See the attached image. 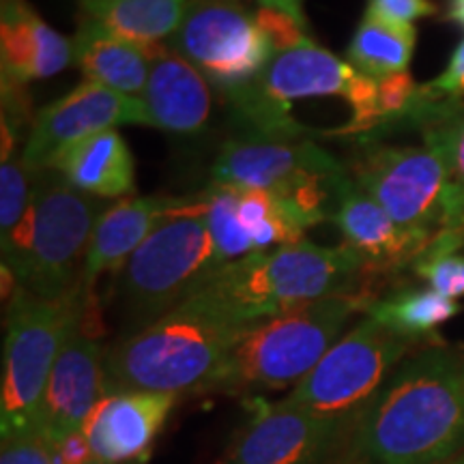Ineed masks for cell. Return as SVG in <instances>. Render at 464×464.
Masks as SVG:
<instances>
[{
    "instance_id": "8",
    "label": "cell",
    "mask_w": 464,
    "mask_h": 464,
    "mask_svg": "<svg viewBox=\"0 0 464 464\" xmlns=\"http://www.w3.org/2000/svg\"><path fill=\"white\" fill-rule=\"evenodd\" d=\"M89 297L82 286L56 301L15 288L9 299L3 351V440L42 434V409L50 374Z\"/></svg>"
},
{
    "instance_id": "34",
    "label": "cell",
    "mask_w": 464,
    "mask_h": 464,
    "mask_svg": "<svg viewBox=\"0 0 464 464\" xmlns=\"http://www.w3.org/2000/svg\"><path fill=\"white\" fill-rule=\"evenodd\" d=\"M52 458L56 464H89L95 460L84 430H75L48 440Z\"/></svg>"
},
{
    "instance_id": "7",
    "label": "cell",
    "mask_w": 464,
    "mask_h": 464,
    "mask_svg": "<svg viewBox=\"0 0 464 464\" xmlns=\"http://www.w3.org/2000/svg\"><path fill=\"white\" fill-rule=\"evenodd\" d=\"M226 263L207 222L205 196L174 198L123 269L114 295L130 332L177 307Z\"/></svg>"
},
{
    "instance_id": "10",
    "label": "cell",
    "mask_w": 464,
    "mask_h": 464,
    "mask_svg": "<svg viewBox=\"0 0 464 464\" xmlns=\"http://www.w3.org/2000/svg\"><path fill=\"white\" fill-rule=\"evenodd\" d=\"M365 194L372 196L402 228L434 239L450 224V177L439 150L363 142L346 166Z\"/></svg>"
},
{
    "instance_id": "27",
    "label": "cell",
    "mask_w": 464,
    "mask_h": 464,
    "mask_svg": "<svg viewBox=\"0 0 464 464\" xmlns=\"http://www.w3.org/2000/svg\"><path fill=\"white\" fill-rule=\"evenodd\" d=\"M415 44V26L390 24L372 15H363L346 48V61L359 73L381 80L387 75L409 72Z\"/></svg>"
},
{
    "instance_id": "33",
    "label": "cell",
    "mask_w": 464,
    "mask_h": 464,
    "mask_svg": "<svg viewBox=\"0 0 464 464\" xmlns=\"http://www.w3.org/2000/svg\"><path fill=\"white\" fill-rule=\"evenodd\" d=\"M439 100L462 102L464 100V39L451 52L445 72L428 84Z\"/></svg>"
},
{
    "instance_id": "15",
    "label": "cell",
    "mask_w": 464,
    "mask_h": 464,
    "mask_svg": "<svg viewBox=\"0 0 464 464\" xmlns=\"http://www.w3.org/2000/svg\"><path fill=\"white\" fill-rule=\"evenodd\" d=\"M207 222L224 263L305 241L307 226L286 200L263 189L211 183L202 191Z\"/></svg>"
},
{
    "instance_id": "36",
    "label": "cell",
    "mask_w": 464,
    "mask_h": 464,
    "mask_svg": "<svg viewBox=\"0 0 464 464\" xmlns=\"http://www.w3.org/2000/svg\"><path fill=\"white\" fill-rule=\"evenodd\" d=\"M448 17L451 22H456L458 26L464 28V0H450Z\"/></svg>"
},
{
    "instance_id": "6",
    "label": "cell",
    "mask_w": 464,
    "mask_h": 464,
    "mask_svg": "<svg viewBox=\"0 0 464 464\" xmlns=\"http://www.w3.org/2000/svg\"><path fill=\"white\" fill-rule=\"evenodd\" d=\"M102 198L84 194L56 170L34 174L33 200L22 222L3 237V266L17 286L44 299H63L80 288V276Z\"/></svg>"
},
{
    "instance_id": "12",
    "label": "cell",
    "mask_w": 464,
    "mask_h": 464,
    "mask_svg": "<svg viewBox=\"0 0 464 464\" xmlns=\"http://www.w3.org/2000/svg\"><path fill=\"white\" fill-rule=\"evenodd\" d=\"M170 48L226 95L252 86L274 58L256 14L243 0H189Z\"/></svg>"
},
{
    "instance_id": "31",
    "label": "cell",
    "mask_w": 464,
    "mask_h": 464,
    "mask_svg": "<svg viewBox=\"0 0 464 464\" xmlns=\"http://www.w3.org/2000/svg\"><path fill=\"white\" fill-rule=\"evenodd\" d=\"M437 11L432 0H368L365 15L390 22V24L413 26V22L421 17L437 15Z\"/></svg>"
},
{
    "instance_id": "17",
    "label": "cell",
    "mask_w": 464,
    "mask_h": 464,
    "mask_svg": "<svg viewBox=\"0 0 464 464\" xmlns=\"http://www.w3.org/2000/svg\"><path fill=\"white\" fill-rule=\"evenodd\" d=\"M177 396L153 392H106L82 430L95 460L144 464Z\"/></svg>"
},
{
    "instance_id": "24",
    "label": "cell",
    "mask_w": 464,
    "mask_h": 464,
    "mask_svg": "<svg viewBox=\"0 0 464 464\" xmlns=\"http://www.w3.org/2000/svg\"><path fill=\"white\" fill-rule=\"evenodd\" d=\"M84 15L153 56L181 26L189 0H80Z\"/></svg>"
},
{
    "instance_id": "32",
    "label": "cell",
    "mask_w": 464,
    "mask_h": 464,
    "mask_svg": "<svg viewBox=\"0 0 464 464\" xmlns=\"http://www.w3.org/2000/svg\"><path fill=\"white\" fill-rule=\"evenodd\" d=\"M0 464H56L42 434L3 440Z\"/></svg>"
},
{
    "instance_id": "16",
    "label": "cell",
    "mask_w": 464,
    "mask_h": 464,
    "mask_svg": "<svg viewBox=\"0 0 464 464\" xmlns=\"http://www.w3.org/2000/svg\"><path fill=\"white\" fill-rule=\"evenodd\" d=\"M91 297L75 321L52 370L42 409V437L45 440L82 430L86 417L106 393L102 342L86 329Z\"/></svg>"
},
{
    "instance_id": "25",
    "label": "cell",
    "mask_w": 464,
    "mask_h": 464,
    "mask_svg": "<svg viewBox=\"0 0 464 464\" xmlns=\"http://www.w3.org/2000/svg\"><path fill=\"white\" fill-rule=\"evenodd\" d=\"M411 123L421 130L423 144L439 150L448 166L450 177V224L448 228L464 224V100H439L434 92L421 86Z\"/></svg>"
},
{
    "instance_id": "30",
    "label": "cell",
    "mask_w": 464,
    "mask_h": 464,
    "mask_svg": "<svg viewBox=\"0 0 464 464\" xmlns=\"http://www.w3.org/2000/svg\"><path fill=\"white\" fill-rule=\"evenodd\" d=\"M256 20L258 26L263 28V33L266 34V39H269L274 54L284 50L299 48V45L312 42V39H307L305 28L301 26L297 20H293L288 14H284V11L260 7L256 11Z\"/></svg>"
},
{
    "instance_id": "22",
    "label": "cell",
    "mask_w": 464,
    "mask_h": 464,
    "mask_svg": "<svg viewBox=\"0 0 464 464\" xmlns=\"http://www.w3.org/2000/svg\"><path fill=\"white\" fill-rule=\"evenodd\" d=\"M75 189L95 198H127L136 189V161L121 131L106 130L72 144L52 161Z\"/></svg>"
},
{
    "instance_id": "19",
    "label": "cell",
    "mask_w": 464,
    "mask_h": 464,
    "mask_svg": "<svg viewBox=\"0 0 464 464\" xmlns=\"http://www.w3.org/2000/svg\"><path fill=\"white\" fill-rule=\"evenodd\" d=\"M142 102L153 127L179 136H194L211 119V82L194 63L170 45H161L150 56Z\"/></svg>"
},
{
    "instance_id": "39",
    "label": "cell",
    "mask_w": 464,
    "mask_h": 464,
    "mask_svg": "<svg viewBox=\"0 0 464 464\" xmlns=\"http://www.w3.org/2000/svg\"><path fill=\"white\" fill-rule=\"evenodd\" d=\"M89 464H108V462H102V460H92V462H89Z\"/></svg>"
},
{
    "instance_id": "5",
    "label": "cell",
    "mask_w": 464,
    "mask_h": 464,
    "mask_svg": "<svg viewBox=\"0 0 464 464\" xmlns=\"http://www.w3.org/2000/svg\"><path fill=\"white\" fill-rule=\"evenodd\" d=\"M316 97H342L351 106V121L334 136H370L381 130L379 80L359 73L314 42L274 54L260 78L228 95L237 114L266 140L290 142L305 127L288 114L290 103Z\"/></svg>"
},
{
    "instance_id": "9",
    "label": "cell",
    "mask_w": 464,
    "mask_h": 464,
    "mask_svg": "<svg viewBox=\"0 0 464 464\" xmlns=\"http://www.w3.org/2000/svg\"><path fill=\"white\" fill-rule=\"evenodd\" d=\"M211 172L218 185L263 189L286 200L312 228L332 218L335 188L346 166L314 142L249 138L226 142Z\"/></svg>"
},
{
    "instance_id": "38",
    "label": "cell",
    "mask_w": 464,
    "mask_h": 464,
    "mask_svg": "<svg viewBox=\"0 0 464 464\" xmlns=\"http://www.w3.org/2000/svg\"><path fill=\"white\" fill-rule=\"evenodd\" d=\"M448 464H464V454H460L458 458H454V460L448 462Z\"/></svg>"
},
{
    "instance_id": "18",
    "label": "cell",
    "mask_w": 464,
    "mask_h": 464,
    "mask_svg": "<svg viewBox=\"0 0 464 464\" xmlns=\"http://www.w3.org/2000/svg\"><path fill=\"white\" fill-rule=\"evenodd\" d=\"M332 219L342 232V246L362 258L368 274L413 265L432 241L393 222L390 213L353 181L348 170L335 188Z\"/></svg>"
},
{
    "instance_id": "2",
    "label": "cell",
    "mask_w": 464,
    "mask_h": 464,
    "mask_svg": "<svg viewBox=\"0 0 464 464\" xmlns=\"http://www.w3.org/2000/svg\"><path fill=\"white\" fill-rule=\"evenodd\" d=\"M368 276L362 258L346 246L301 241L232 260L188 299L232 323L249 324L310 301L368 288Z\"/></svg>"
},
{
    "instance_id": "20",
    "label": "cell",
    "mask_w": 464,
    "mask_h": 464,
    "mask_svg": "<svg viewBox=\"0 0 464 464\" xmlns=\"http://www.w3.org/2000/svg\"><path fill=\"white\" fill-rule=\"evenodd\" d=\"M3 80L28 84L61 73L73 63L72 39L56 33L26 0H3L0 7Z\"/></svg>"
},
{
    "instance_id": "37",
    "label": "cell",
    "mask_w": 464,
    "mask_h": 464,
    "mask_svg": "<svg viewBox=\"0 0 464 464\" xmlns=\"http://www.w3.org/2000/svg\"><path fill=\"white\" fill-rule=\"evenodd\" d=\"M260 7L265 9H277V11H284V14H288L286 5H284V0H256Z\"/></svg>"
},
{
    "instance_id": "4",
    "label": "cell",
    "mask_w": 464,
    "mask_h": 464,
    "mask_svg": "<svg viewBox=\"0 0 464 464\" xmlns=\"http://www.w3.org/2000/svg\"><path fill=\"white\" fill-rule=\"evenodd\" d=\"M372 301L368 288H359L249 323L207 392L247 396L297 385L340 340L348 318L368 312Z\"/></svg>"
},
{
    "instance_id": "13",
    "label": "cell",
    "mask_w": 464,
    "mask_h": 464,
    "mask_svg": "<svg viewBox=\"0 0 464 464\" xmlns=\"http://www.w3.org/2000/svg\"><path fill=\"white\" fill-rule=\"evenodd\" d=\"M355 415L324 417L256 398L228 464H348Z\"/></svg>"
},
{
    "instance_id": "21",
    "label": "cell",
    "mask_w": 464,
    "mask_h": 464,
    "mask_svg": "<svg viewBox=\"0 0 464 464\" xmlns=\"http://www.w3.org/2000/svg\"><path fill=\"white\" fill-rule=\"evenodd\" d=\"M170 196H133L108 207L97 219L86 252L80 286L91 295L103 274L116 276L131 254L147 241L155 226L172 205Z\"/></svg>"
},
{
    "instance_id": "23",
    "label": "cell",
    "mask_w": 464,
    "mask_h": 464,
    "mask_svg": "<svg viewBox=\"0 0 464 464\" xmlns=\"http://www.w3.org/2000/svg\"><path fill=\"white\" fill-rule=\"evenodd\" d=\"M72 45L73 65L82 72L84 80L142 100L150 72L147 50L108 31L89 15L80 22Z\"/></svg>"
},
{
    "instance_id": "28",
    "label": "cell",
    "mask_w": 464,
    "mask_h": 464,
    "mask_svg": "<svg viewBox=\"0 0 464 464\" xmlns=\"http://www.w3.org/2000/svg\"><path fill=\"white\" fill-rule=\"evenodd\" d=\"M415 274L443 297H464V249L445 235L434 237L413 263Z\"/></svg>"
},
{
    "instance_id": "3",
    "label": "cell",
    "mask_w": 464,
    "mask_h": 464,
    "mask_svg": "<svg viewBox=\"0 0 464 464\" xmlns=\"http://www.w3.org/2000/svg\"><path fill=\"white\" fill-rule=\"evenodd\" d=\"M246 327L185 299L108 348L106 392L205 393Z\"/></svg>"
},
{
    "instance_id": "29",
    "label": "cell",
    "mask_w": 464,
    "mask_h": 464,
    "mask_svg": "<svg viewBox=\"0 0 464 464\" xmlns=\"http://www.w3.org/2000/svg\"><path fill=\"white\" fill-rule=\"evenodd\" d=\"M33 174L37 172L26 168L22 158H11L0 166V239L24 218L33 200Z\"/></svg>"
},
{
    "instance_id": "26",
    "label": "cell",
    "mask_w": 464,
    "mask_h": 464,
    "mask_svg": "<svg viewBox=\"0 0 464 464\" xmlns=\"http://www.w3.org/2000/svg\"><path fill=\"white\" fill-rule=\"evenodd\" d=\"M460 304L443 297L432 288H402L374 299L365 314L379 321L390 332L417 342L432 335L440 324L460 314Z\"/></svg>"
},
{
    "instance_id": "11",
    "label": "cell",
    "mask_w": 464,
    "mask_h": 464,
    "mask_svg": "<svg viewBox=\"0 0 464 464\" xmlns=\"http://www.w3.org/2000/svg\"><path fill=\"white\" fill-rule=\"evenodd\" d=\"M411 346V340L365 316L293 387L286 402L324 417L355 415L381 392Z\"/></svg>"
},
{
    "instance_id": "14",
    "label": "cell",
    "mask_w": 464,
    "mask_h": 464,
    "mask_svg": "<svg viewBox=\"0 0 464 464\" xmlns=\"http://www.w3.org/2000/svg\"><path fill=\"white\" fill-rule=\"evenodd\" d=\"M119 125L153 127L142 100L84 80L61 100L39 110L28 131L22 161L33 172L48 170L72 144Z\"/></svg>"
},
{
    "instance_id": "35",
    "label": "cell",
    "mask_w": 464,
    "mask_h": 464,
    "mask_svg": "<svg viewBox=\"0 0 464 464\" xmlns=\"http://www.w3.org/2000/svg\"><path fill=\"white\" fill-rule=\"evenodd\" d=\"M284 5H286L288 9V15L293 17V20H297L301 26H307L305 22V14H304V0H284Z\"/></svg>"
},
{
    "instance_id": "1",
    "label": "cell",
    "mask_w": 464,
    "mask_h": 464,
    "mask_svg": "<svg viewBox=\"0 0 464 464\" xmlns=\"http://www.w3.org/2000/svg\"><path fill=\"white\" fill-rule=\"evenodd\" d=\"M464 448V357H411L355 415L348 464H448Z\"/></svg>"
}]
</instances>
